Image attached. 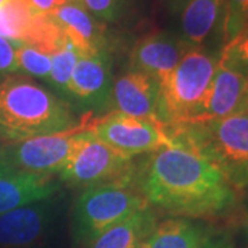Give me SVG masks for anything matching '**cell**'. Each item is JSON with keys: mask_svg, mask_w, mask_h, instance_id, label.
Wrapping results in <instances>:
<instances>
[{"mask_svg": "<svg viewBox=\"0 0 248 248\" xmlns=\"http://www.w3.org/2000/svg\"><path fill=\"white\" fill-rule=\"evenodd\" d=\"M137 185L152 208L195 221L237 213V190L202 156L175 145L153 152L137 169Z\"/></svg>", "mask_w": 248, "mask_h": 248, "instance_id": "1", "label": "cell"}, {"mask_svg": "<svg viewBox=\"0 0 248 248\" xmlns=\"http://www.w3.org/2000/svg\"><path fill=\"white\" fill-rule=\"evenodd\" d=\"M78 124L66 101L29 76L14 73L0 83V143L62 133Z\"/></svg>", "mask_w": 248, "mask_h": 248, "instance_id": "2", "label": "cell"}, {"mask_svg": "<svg viewBox=\"0 0 248 248\" xmlns=\"http://www.w3.org/2000/svg\"><path fill=\"white\" fill-rule=\"evenodd\" d=\"M167 128L177 145L213 164L236 190L248 189V110Z\"/></svg>", "mask_w": 248, "mask_h": 248, "instance_id": "3", "label": "cell"}, {"mask_svg": "<svg viewBox=\"0 0 248 248\" xmlns=\"http://www.w3.org/2000/svg\"><path fill=\"white\" fill-rule=\"evenodd\" d=\"M219 51L190 47L177 68L159 83V117L167 127L189 122L217 71Z\"/></svg>", "mask_w": 248, "mask_h": 248, "instance_id": "4", "label": "cell"}, {"mask_svg": "<svg viewBox=\"0 0 248 248\" xmlns=\"http://www.w3.org/2000/svg\"><path fill=\"white\" fill-rule=\"evenodd\" d=\"M148 207L151 205L138 189L137 179L84 189L73 207V237L78 244L84 246L102 232Z\"/></svg>", "mask_w": 248, "mask_h": 248, "instance_id": "5", "label": "cell"}, {"mask_svg": "<svg viewBox=\"0 0 248 248\" xmlns=\"http://www.w3.org/2000/svg\"><path fill=\"white\" fill-rule=\"evenodd\" d=\"M137 169L133 157L93 138L89 128L83 142L57 177L61 184L84 190L112 182L134 181L137 179Z\"/></svg>", "mask_w": 248, "mask_h": 248, "instance_id": "6", "label": "cell"}, {"mask_svg": "<svg viewBox=\"0 0 248 248\" xmlns=\"http://www.w3.org/2000/svg\"><path fill=\"white\" fill-rule=\"evenodd\" d=\"M93 122V115L89 113L71 130L4 145L6 160L14 170L58 175L83 142Z\"/></svg>", "mask_w": 248, "mask_h": 248, "instance_id": "7", "label": "cell"}, {"mask_svg": "<svg viewBox=\"0 0 248 248\" xmlns=\"http://www.w3.org/2000/svg\"><path fill=\"white\" fill-rule=\"evenodd\" d=\"M90 134L93 138L128 157L145 153L151 155L177 145L163 122L135 119L117 112L94 120Z\"/></svg>", "mask_w": 248, "mask_h": 248, "instance_id": "8", "label": "cell"}, {"mask_svg": "<svg viewBox=\"0 0 248 248\" xmlns=\"http://www.w3.org/2000/svg\"><path fill=\"white\" fill-rule=\"evenodd\" d=\"M167 6L185 43L205 50H211V45L223 48L226 0H167Z\"/></svg>", "mask_w": 248, "mask_h": 248, "instance_id": "9", "label": "cell"}, {"mask_svg": "<svg viewBox=\"0 0 248 248\" xmlns=\"http://www.w3.org/2000/svg\"><path fill=\"white\" fill-rule=\"evenodd\" d=\"M246 110H248V79L219 54L213 80L200 105L185 124L219 120Z\"/></svg>", "mask_w": 248, "mask_h": 248, "instance_id": "10", "label": "cell"}, {"mask_svg": "<svg viewBox=\"0 0 248 248\" xmlns=\"http://www.w3.org/2000/svg\"><path fill=\"white\" fill-rule=\"evenodd\" d=\"M55 215V196L0 215V248L32 247L47 234Z\"/></svg>", "mask_w": 248, "mask_h": 248, "instance_id": "11", "label": "cell"}, {"mask_svg": "<svg viewBox=\"0 0 248 248\" xmlns=\"http://www.w3.org/2000/svg\"><path fill=\"white\" fill-rule=\"evenodd\" d=\"M190 48L177 33L156 32L140 39L130 53V69L151 76L157 83L177 68Z\"/></svg>", "mask_w": 248, "mask_h": 248, "instance_id": "12", "label": "cell"}, {"mask_svg": "<svg viewBox=\"0 0 248 248\" xmlns=\"http://www.w3.org/2000/svg\"><path fill=\"white\" fill-rule=\"evenodd\" d=\"M109 105L135 119L160 120L159 83L141 72H127L112 83Z\"/></svg>", "mask_w": 248, "mask_h": 248, "instance_id": "13", "label": "cell"}, {"mask_svg": "<svg viewBox=\"0 0 248 248\" xmlns=\"http://www.w3.org/2000/svg\"><path fill=\"white\" fill-rule=\"evenodd\" d=\"M110 58L107 51L80 54L69 83V101H78L90 108L109 105L112 89Z\"/></svg>", "mask_w": 248, "mask_h": 248, "instance_id": "14", "label": "cell"}, {"mask_svg": "<svg viewBox=\"0 0 248 248\" xmlns=\"http://www.w3.org/2000/svg\"><path fill=\"white\" fill-rule=\"evenodd\" d=\"M61 181L57 175L36 174L21 170L0 172V215L40 202L58 193Z\"/></svg>", "mask_w": 248, "mask_h": 248, "instance_id": "15", "label": "cell"}, {"mask_svg": "<svg viewBox=\"0 0 248 248\" xmlns=\"http://www.w3.org/2000/svg\"><path fill=\"white\" fill-rule=\"evenodd\" d=\"M50 14L80 54L90 55L105 51V29L80 0H68Z\"/></svg>", "mask_w": 248, "mask_h": 248, "instance_id": "16", "label": "cell"}, {"mask_svg": "<svg viewBox=\"0 0 248 248\" xmlns=\"http://www.w3.org/2000/svg\"><path fill=\"white\" fill-rule=\"evenodd\" d=\"M156 223L157 215L155 210L152 207L143 208L102 232L83 248H138L149 239Z\"/></svg>", "mask_w": 248, "mask_h": 248, "instance_id": "17", "label": "cell"}, {"mask_svg": "<svg viewBox=\"0 0 248 248\" xmlns=\"http://www.w3.org/2000/svg\"><path fill=\"white\" fill-rule=\"evenodd\" d=\"M211 226L187 218L170 217L156 223L148 248H202Z\"/></svg>", "mask_w": 248, "mask_h": 248, "instance_id": "18", "label": "cell"}, {"mask_svg": "<svg viewBox=\"0 0 248 248\" xmlns=\"http://www.w3.org/2000/svg\"><path fill=\"white\" fill-rule=\"evenodd\" d=\"M68 42L69 39L51 14L37 13L21 43L32 46L36 50L53 57Z\"/></svg>", "mask_w": 248, "mask_h": 248, "instance_id": "19", "label": "cell"}, {"mask_svg": "<svg viewBox=\"0 0 248 248\" xmlns=\"http://www.w3.org/2000/svg\"><path fill=\"white\" fill-rule=\"evenodd\" d=\"M37 13L31 0H1L0 37L13 43H21Z\"/></svg>", "mask_w": 248, "mask_h": 248, "instance_id": "20", "label": "cell"}, {"mask_svg": "<svg viewBox=\"0 0 248 248\" xmlns=\"http://www.w3.org/2000/svg\"><path fill=\"white\" fill-rule=\"evenodd\" d=\"M80 53L72 46L71 42L62 47L58 53L51 57V72H50V86L57 90L61 97L69 101V83L72 73L79 60Z\"/></svg>", "mask_w": 248, "mask_h": 248, "instance_id": "21", "label": "cell"}, {"mask_svg": "<svg viewBox=\"0 0 248 248\" xmlns=\"http://www.w3.org/2000/svg\"><path fill=\"white\" fill-rule=\"evenodd\" d=\"M17 72L27 73V76H35L48 81L51 72V55L36 50L32 46L24 43H14Z\"/></svg>", "mask_w": 248, "mask_h": 248, "instance_id": "22", "label": "cell"}, {"mask_svg": "<svg viewBox=\"0 0 248 248\" xmlns=\"http://www.w3.org/2000/svg\"><path fill=\"white\" fill-rule=\"evenodd\" d=\"M248 21V0H226L225 46L239 36Z\"/></svg>", "mask_w": 248, "mask_h": 248, "instance_id": "23", "label": "cell"}, {"mask_svg": "<svg viewBox=\"0 0 248 248\" xmlns=\"http://www.w3.org/2000/svg\"><path fill=\"white\" fill-rule=\"evenodd\" d=\"M221 57L248 79V33L236 36L221 50Z\"/></svg>", "mask_w": 248, "mask_h": 248, "instance_id": "24", "label": "cell"}, {"mask_svg": "<svg viewBox=\"0 0 248 248\" xmlns=\"http://www.w3.org/2000/svg\"><path fill=\"white\" fill-rule=\"evenodd\" d=\"M97 19L113 21L120 14L123 0H80Z\"/></svg>", "mask_w": 248, "mask_h": 248, "instance_id": "25", "label": "cell"}, {"mask_svg": "<svg viewBox=\"0 0 248 248\" xmlns=\"http://www.w3.org/2000/svg\"><path fill=\"white\" fill-rule=\"evenodd\" d=\"M17 72L14 43L0 37V83Z\"/></svg>", "mask_w": 248, "mask_h": 248, "instance_id": "26", "label": "cell"}, {"mask_svg": "<svg viewBox=\"0 0 248 248\" xmlns=\"http://www.w3.org/2000/svg\"><path fill=\"white\" fill-rule=\"evenodd\" d=\"M202 248H236L234 237L226 229L211 228Z\"/></svg>", "mask_w": 248, "mask_h": 248, "instance_id": "27", "label": "cell"}, {"mask_svg": "<svg viewBox=\"0 0 248 248\" xmlns=\"http://www.w3.org/2000/svg\"><path fill=\"white\" fill-rule=\"evenodd\" d=\"M240 217H239V232L240 239L243 248H248V203H246L243 207H239Z\"/></svg>", "mask_w": 248, "mask_h": 248, "instance_id": "28", "label": "cell"}, {"mask_svg": "<svg viewBox=\"0 0 248 248\" xmlns=\"http://www.w3.org/2000/svg\"><path fill=\"white\" fill-rule=\"evenodd\" d=\"M31 1L39 13L50 14L57 9H60L68 0H31Z\"/></svg>", "mask_w": 248, "mask_h": 248, "instance_id": "29", "label": "cell"}, {"mask_svg": "<svg viewBox=\"0 0 248 248\" xmlns=\"http://www.w3.org/2000/svg\"><path fill=\"white\" fill-rule=\"evenodd\" d=\"M7 170H13L10 167V164L6 160V156H4V145L0 143V172L1 171H7Z\"/></svg>", "mask_w": 248, "mask_h": 248, "instance_id": "30", "label": "cell"}, {"mask_svg": "<svg viewBox=\"0 0 248 248\" xmlns=\"http://www.w3.org/2000/svg\"><path fill=\"white\" fill-rule=\"evenodd\" d=\"M138 248H148V240H146L145 243H142L141 246H140V247H138Z\"/></svg>", "mask_w": 248, "mask_h": 248, "instance_id": "31", "label": "cell"}, {"mask_svg": "<svg viewBox=\"0 0 248 248\" xmlns=\"http://www.w3.org/2000/svg\"><path fill=\"white\" fill-rule=\"evenodd\" d=\"M241 33H248V21H247V24H246V28H244V31H243ZM241 33H240V35H241Z\"/></svg>", "mask_w": 248, "mask_h": 248, "instance_id": "32", "label": "cell"}, {"mask_svg": "<svg viewBox=\"0 0 248 248\" xmlns=\"http://www.w3.org/2000/svg\"><path fill=\"white\" fill-rule=\"evenodd\" d=\"M0 1H1V0H0Z\"/></svg>", "mask_w": 248, "mask_h": 248, "instance_id": "33", "label": "cell"}]
</instances>
